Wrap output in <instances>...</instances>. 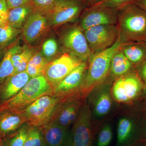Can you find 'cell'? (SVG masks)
Returning <instances> with one entry per match:
<instances>
[{
	"instance_id": "obj_3",
	"label": "cell",
	"mask_w": 146,
	"mask_h": 146,
	"mask_svg": "<svg viewBox=\"0 0 146 146\" xmlns=\"http://www.w3.org/2000/svg\"><path fill=\"white\" fill-rule=\"evenodd\" d=\"M122 44L118 38L114 45L107 49L92 54L88 61V68L81 89H89L106 78L109 72L111 59Z\"/></svg>"
},
{
	"instance_id": "obj_36",
	"label": "cell",
	"mask_w": 146,
	"mask_h": 146,
	"mask_svg": "<svg viewBox=\"0 0 146 146\" xmlns=\"http://www.w3.org/2000/svg\"><path fill=\"white\" fill-rule=\"evenodd\" d=\"M133 3L146 11V0H134Z\"/></svg>"
},
{
	"instance_id": "obj_12",
	"label": "cell",
	"mask_w": 146,
	"mask_h": 146,
	"mask_svg": "<svg viewBox=\"0 0 146 146\" xmlns=\"http://www.w3.org/2000/svg\"><path fill=\"white\" fill-rule=\"evenodd\" d=\"M50 26L47 16L34 10L22 28L24 39L28 44L35 43L44 36Z\"/></svg>"
},
{
	"instance_id": "obj_11",
	"label": "cell",
	"mask_w": 146,
	"mask_h": 146,
	"mask_svg": "<svg viewBox=\"0 0 146 146\" xmlns=\"http://www.w3.org/2000/svg\"><path fill=\"white\" fill-rule=\"evenodd\" d=\"M142 86L141 79L136 74H127L115 81L112 87V94L117 101L126 102L136 98Z\"/></svg>"
},
{
	"instance_id": "obj_30",
	"label": "cell",
	"mask_w": 146,
	"mask_h": 146,
	"mask_svg": "<svg viewBox=\"0 0 146 146\" xmlns=\"http://www.w3.org/2000/svg\"><path fill=\"white\" fill-rule=\"evenodd\" d=\"M49 63L42 54V52H35L33 55L28 64L41 70L42 72Z\"/></svg>"
},
{
	"instance_id": "obj_27",
	"label": "cell",
	"mask_w": 146,
	"mask_h": 146,
	"mask_svg": "<svg viewBox=\"0 0 146 146\" xmlns=\"http://www.w3.org/2000/svg\"><path fill=\"white\" fill-rule=\"evenodd\" d=\"M58 50V44L56 40L54 38L47 39L42 45V54L49 62L53 60Z\"/></svg>"
},
{
	"instance_id": "obj_17",
	"label": "cell",
	"mask_w": 146,
	"mask_h": 146,
	"mask_svg": "<svg viewBox=\"0 0 146 146\" xmlns=\"http://www.w3.org/2000/svg\"><path fill=\"white\" fill-rule=\"evenodd\" d=\"M30 77L26 71L11 76L0 85V104L15 96L23 88Z\"/></svg>"
},
{
	"instance_id": "obj_14",
	"label": "cell",
	"mask_w": 146,
	"mask_h": 146,
	"mask_svg": "<svg viewBox=\"0 0 146 146\" xmlns=\"http://www.w3.org/2000/svg\"><path fill=\"white\" fill-rule=\"evenodd\" d=\"M81 106L78 99L70 97L63 99L58 105L50 121L68 128L76 119Z\"/></svg>"
},
{
	"instance_id": "obj_34",
	"label": "cell",
	"mask_w": 146,
	"mask_h": 146,
	"mask_svg": "<svg viewBox=\"0 0 146 146\" xmlns=\"http://www.w3.org/2000/svg\"><path fill=\"white\" fill-rule=\"evenodd\" d=\"M31 0H6L9 10L31 2Z\"/></svg>"
},
{
	"instance_id": "obj_23",
	"label": "cell",
	"mask_w": 146,
	"mask_h": 146,
	"mask_svg": "<svg viewBox=\"0 0 146 146\" xmlns=\"http://www.w3.org/2000/svg\"><path fill=\"white\" fill-rule=\"evenodd\" d=\"M30 127L26 123L15 133L2 139L3 146H24Z\"/></svg>"
},
{
	"instance_id": "obj_7",
	"label": "cell",
	"mask_w": 146,
	"mask_h": 146,
	"mask_svg": "<svg viewBox=\"0 0 146 146\" xmlns=\"http://www.w3.org/2000/svg\"><path fill=\"white\" fill-rule=\"evenodd\" d=\"M83 0H57L47 15L50 25L58 27L75 22L84 8Z\"/></svg>"
},
{
	"instance_id": "obj_33",
	"label": "cell",
	"mask_w": 146,
	"mask_h": 146,
	"mask_svg": "<svg viewBox=\"0 0 146 146\" xmlns=\"http://www.w3.org/2000/svg\"><path fill=\"white\" fill-rule=\"evenodd\" d=\"M9 11L6 0H0V26L7 23Z\"/></svg>"
},
{
	"instance_id": "obj_10",
	"label": "cell",
	"mask_w": 146,
	"mask_h": 146,
	"mask_svg": "<svg viewBox=\"0 0 146 146\" xmlns=\"http://www.w3.org/2000/svg\"><path fill=\"white\" fill-rule=\"evenodd\" d=\"M91 110L84 104L74 122L71 146H94V133L91 124Z\"/></svg>"
},
{
	"instance_id": "obj_38",
	"label": "cell",
	"mask_w": 146,
	"mask_h": 146,
	"mask_svg": "<svg viewBox=\"0 0 146 146\" xmlns=\"http://www.w3.org/2000/svg\"><path fill=\"white\" fill-rule=\"evenodd\" d=\"M5 48V47L0 46V63H1V60L2 56V55L4 52Z\"/></svg>"
},
{
	"instance_id": "obj_37",
	"label": "cell",
	"mask_w": 146,
	"mask_h": 146,
	"mask_svg": "<svg viewBox=\"0 0 146 146\" xmlns=\"http://www.w3.org/2000/svg\"><path fill=\"white\" fill-rule=\"evenodd\" d=\"M102 1L103 0H86V3L88 7H90L99 3Z\"/></svg>"
},
{
	"instance_id": "obj_6",
	"label": "cell",
	"mask_w": 146,
	"mask_h": 146,
	"mask_svg": "<svg viewBox=\"0 0 146 146\" xmlns=\"http://www.w3.org/2000/svg\"><path fill=\"white\" fill-rule=\"evenodd\" d=\"M82 62L76 57L64 53L48 63L43 75L54 89Z\"/></svg>"
},
{
	"instance_id": "obj_29",
	"label": "cell",
	"mask_w": 146,
	"mask_h": 146,
	"mask_svg": "<svg viewBox=\"0 0 146 146\" xmlns=\"http://www.w3.org/2000/svg\"><path fill=\"white\" fill-rule=\"evenodd\" d=\"M112 138V128L109 125L105 126L99 133L97 146H108Z\"/></svg>"
},
{
	"instance_id": "obj_28",
	"label": "cell",
	"mask_w": 146,
	"mask_h": 146,
	"mask_svg": "<svg viewBox=\"0 0 146 146\" xmlns=\"http://www.w3.org/2000/svg\"><path fill=\"white\" fill-rule=\"evenodd\" d=\"M57 0H31L35 10L47 16L52 10Z\"/></svg>"
},
{
	"instance_id": "obj_35",
	"label": "cell",
	"mask_w": 146,
	"mask_h": 146,
	"mask_svg": "<svg viewBox=\"0 0 146 146\" xmlns=\"http://www.w3.org/2000/svg\"><path fill=\"white\" fill-rule=\"evenodd\" d=\"M141 68L139 70V74L141 78L146 82V60L141 63Z\"/></svg>"
},
{
	"instance_id": "obj_8",
	"label": "cell",
	"mask_w": 146,
	"mask_h": 146,
	"mask_svg": "<svg viewBox=\"0 0 146 146\" xmlns=\"http://www.w3.org/2000/svg\"><path fill=\"white\" fill-rule=\"evenodd\" d=\"M84 33L93 54L110 48L118 38L116 25H102L91 27L84 30Z\"/></svg>"
},
{
	"instance_id": "obj_4",
	"label": "cell",
	"mask_w": 146,
	"mask_h": 146,
	"mask_svg": "<svg viewBox=\"0 0 146 146\" xmlns=\"http://www.w3.org/2000/svg\"><path fill=\"white\" fill-rule=\"evenodd\" d=\"M60 42L64 53L87 62L92 54L84 31L79 25L64 29L60 35Z\"/></svg>"
},
{
	"instance_id": "obj_31",
	"label": "cell",
	"mask_w": 146,
	"mask_h": 146,
	"mask_svg": "<svg viewBox=\"0 0 146 146\" xmlns=\"http://www.w3.org/2000/svg\"><path fill=\"white\" fill-rule=\"evenodd\" d=\"M24 49L25 50V54L23 58L22 59L18 67L15 69L12 75L26 71L29 61L30 60L33 55L35 53V50L32 48H28L26 46L24 47Z\"/></svg>"
},
{
	"instance_id": "obj_9",
	"label": "cell",
	"mask_w": 146,
	"mask_h": 146,
	"mask_svg": "<svg viewBox=\"0 0 146 146\" xmlns=\"http://www.w3.org/2000/svg\"><path fill=\"white\" fill-rule=\"evenodd\" d=\"M118 9L98 3L88 7L81 16L79 25L84 31L96 26L116 25Z\"/></svg>"
},
{
	"instance_id": "obj_26",
	"label": "cell",
	"mask_w": 146,
	"mask_h": 146,
	"mask_svg": "<svg viewBox=\"0 0 146 146\" xmlns=\"http://www.w3.org/2000/svg\"><path fill=\"white\" fill-rule=\"evenodd\" d=\"M44 143L41 127L30 126L24 146H42Z\"/></svg>"
},
{
	"instance_id": "obj_32",
	"label": "cell",
	"mask_w": 146,
	"mask_h": 146,
	"mask_svg": "<svg viewBox=\"0 0 146 146\" xmlns=\"http://www.w3.org/2000/svg\"><path fill=\"white\" fill-rule=\"evenodd\" d=\"M134 0H103L99 3L102 5L119 9L123 7L132 3Z\"/></svg>"
},
{
	"instance_id": "obj_39",
	"label": "cell",
	"mask_w": 146,
	"mask_h": 146,
	"mask_svg": "<svg viewBox=\"0 0 146 146\" xmlns=\"http://www.w3.org/2000/svg\"><path fill=\"white\" fill-rule=\"evenodd\" d=\"M0 146H3V145L2 139L0 138Z\"/></svg>"
},
{
	"instance_id": "obj_15",
	"label": "cell",
	"mask_w": 146,
	"mask_h": 146,
	"mask_svg": "<svg viewBox=\"0 0 146 146\" xmlns=\"http://www.w3.org/2000/svg\"><path fill=\"white\" fill-rule=\"evenodd\" d=\"M45 144L48 146H71L72 132L68 128L49 121L40 127Z\"/></svg>"
},
{
	"instance_id": "obj_40",
	"label": "cell",
	"mask_w": 146,
	"mask_h": 146,
	"mask_svg": "<svg viewBox=\"0 0 146 146\" xmlns=\"http://www.w3.org/2000/svg\"><path fill=\"white\" fill-rule=\"evenodd\" d=\"M42 146H47V145H46V144H45V143H44L43 144V145H42Z\"/></svg>"
},
{
	"instance_id": "obj_24",
	"label": "cell",
	"mask_w": 146,
	"mask_h": 146,
	"mask_svg": "<svg viewBox=\"0 0 146 146\" xmlns=\"http://www.w3.org/2000/svg\"><path fill=\"white\" fill-rule=\"evenodd\" d=\"M112 106V101L108 90L104 89L101 92L96 102L95 112L98 116H104L110 110Z\"/></svg>"
},
{
	"instance_id": "obj_1",
	"label": "cell",
	"mask_w": 146,
	"mask_h": 146,
	"mask_svg": "<svg viewBox=\"0 0 146 146\" xmlns=\"http://www.w3.org/2000/svg\"><path fill=\"white\" fill-rule=\"evenodd\" d=\"M116 26L122 44L146 42V11L133 3L118 9Z\"/></svg>"
},
{
	"instance_id": "obj_2",
	"label": "cell",
	"mask_w": 146,
	"mask_h": 146,
	"mask_svg": "<svg viewBox=\"0 0 146 146\" xmlns=\"http://www.w3.org/2000/svg\"><path fill=\"white\" fill-rule=\"evenodd\" d=\"M53 91V89L43 75L31 78L19 93L0 104V111L23 112L36 100L52 94Z\"/></svg>"
},
{
	"instance_id": "obj_25",
	"label": "cell",
	"mask_w": 146,
	"mask_h": 146,
	"mask_svg": "<svg viewBox=\"0 0 146 146\" xmlns=\"http://www.w3.org/2000/svg\"><path fill=\"white\" fill-rule=\"evenodd\" d=\"M21 30L14 28L8 23L0 26V46L6 47L16 39Z\"/></svg>"
},
{
	"instance_id": "obj_21",
	"label": "cell",
	"mask_w": 146,
	"mask_h": 146,
	"mask_svg": "<svg viewBox=\"0 0 146 146\" xmlns=\"http://www.w3.org/2000/svg\"><path fill=\"white\" fill-rule=\"evenodd\" d=\"M23 47L19 45L13 46L6 51L0 63V85L13 74L15 69L11 58L13 55L22 51Z\"/></svg>"
},
{
	"instance_id": "obj_5",
	"label": "cell",
	"mask_w": 146,
	"mask_h": 146,
	"mask_svg": "<svg viewBox=\"0 0 146 146\" xmlns=\"http://www.w3.org/2000/svg\"><path fill=\"white\" fill-rule=\"evenodd\" d=\"M63 99L52 94L36 100L22 112L26 118L27 123L36 127L46 123L50 120L58 105Z\"/></svg>"
},
{
	"instance_id": "obj_18",
	"label": "cell",
	"mask_w": 146,
	"mask_h": 146,
	"mask_svg": "<svg viewBox=\"0 0 146 146\" xmlns=\"http://www.w3.org/2000/svg\"><path fill=\"white\" fill-rule=\"evenodd\" d=\"M120 50L132 65L141 64L146 60V42L122 44Z\"/></svg>"
},
{
	"instance_id": "obj_16",
	"label": "cell",
	"mask_w": 146,
	"mask_h": 146,
	"mask_svg": "<svg viewBox=\"0 0 146 146\" xmlns=\"http://www.w3.org/2000/svg\"><path fill=\"white\" fill-rule=\"evenodd\" d=\"M27 122L26 118L22 112L1 110L0 138L4 139L15 133Z\"/></svg>"
},
{
	"instance_id": "obj_20",
	"label": "cell",
	"mask_w": 146,
	"mask_h": 146,
	"mask_svg": "<svg viewBox=\"0 0 146 146\" xmlns=\"http://www.w3.org/2000/svg\"><path fill=\"white\" fill-rule=\"evenodd\" d=\"M133 65L124 55L120 48L112 57L109 72L115 77L119 78L128 74Z\"/></svg>"
},
{
	"instance_id": "obj_19",
	"label": "cell",
	"mask_w": 146,
	"mask_h": 146,
	"mask_svg": "<svg viewBox=\"0 0 146 146\" xmlns=\"http://www.w3.org/2000/svg\"><path fill=\"white\" fill-rule=\"evenodd\" d=\"M34 10L31 2L12 9L9 11L7 23L14 28L21 29Z\"/></svg>"
},
{
	"instance_id": "obj_13",
	"label": "cell",
	"mask_w": 146,
	"mask_h": 146,
	"mask_svg": "<svg viewBox=\"0 0 146 146\" xmlns=\"http://www.w3.org/2000/svg\"><path fill=\"white\" fill-rule=\"evenodd\" d=\"M87 68V62H82L53 89L52 94L60 98L70 97L79 88H81Z\"/></svg>"
},
{
	"instance_id": "obj_22",
	"label": "cell",
	"mask_w": 146,
	"mask_h": 146,
	"mask_svg": "<svg viewBox=\"0 0 146 146\" xmlns=\"http://www.w3.org/2000/svg\"><path fill=\"white\" fill-rule=\"evenodd\" d=\"M133 131V125L126 118L120 119L117 131V146H127L130 141Z\"/></svg>"
}]
</instances>
